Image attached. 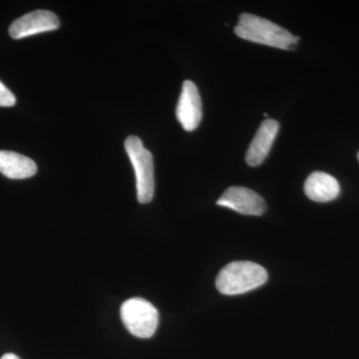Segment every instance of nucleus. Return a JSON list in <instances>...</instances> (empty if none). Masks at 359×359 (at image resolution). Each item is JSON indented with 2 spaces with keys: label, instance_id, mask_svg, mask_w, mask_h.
<instances>
[{
  "label": "nucleus",
  "instance_id": "1",
  "mask_svg": "<svg viewBox=\"0 0 359 359\" xmlns=\"http://www.w3.org/2000/svg\"><path fill=\"white\" fill-rule=\"evenodd\" d=\"M235 33L248 41L283 50H294L299 40L282 26L250 13L241 14Z\"/></svg>",
  "mask_w": 359,
  "mask_h": 359
},
{
  "label": "nucleus",
  "instance_id": "2",
  "mask_svg": "<svg viewBox=\"0 0 359 359\" xmlns=\"http://www.w3.org/2000/svg\"><path fill=\"white\" fill-rule=\"evenodd\" d=\"M268 280L263 266L252 262H233L219 271L216 287L224 295L245 294L262 287Z\"/></svg>",
  "mask_w": 359,
  "mask_h": 359
},
{
  "label": "nucleus",
  "instance_id": "3",
  "mask_svg": "<svg viewBox=\"0 0 359 359\" xmlns=\"http://www.w3.org/2000/svg\"><path fill=\"white\" fill-rule=\"evenodd\" d=\"M125 150L136 175L137 199L141 204H148L153 200L155 192L152 153L144 147L141 139L134 135L125 141Z\"/></svg>",
  "mask_w": 359,
  "mask_h": 359
},
{
  "label": "nucleus",
  "instance_id": "4",
  "mask_svg": "<svg viewBox=\"0 0 359 359\" xmlns=\"http://www.w3.org/2000/svg\"><path fill=\"white\" fill-rule=\"evenodd\" d=\"M121 320L125 327L134 337L150 339L159 325V313L151 302L141 297L127 299L122 304Z\"/></svg>",
  "mask_w": 359,
  "mask_h": 359
},
{
  "label": "nucleus",
  "instance_id": "5",
  "mask_svg": "<svg viewBox=\"0 0 359 359\" xmlns=\"http://www.w3.org/2000/svg\"><path fill=\"white\" fill-rule=\"evenodd\" d=\"M217 204L247 216H262L266 210L263 198L244 187H231L221 196Z\"/></svg>",
  "mask_w": 359,
  "mask_h": 359
},
{
  "label": "nucleus",
  "instance_id": "6",
  "mask_svg": "<svg viewBox=\"0 0 359 359\" xmlns=\"http://www.w3.org/2000/svg\"><path fill=\"white\" fill-rule=\"evenodd\" d=\"M58 16L48 11H35L13 21L9 27V34L14 39H25L39 33L58 29Z\"/></svg>",
  "mask_w": 359,
  "mask_h": 359
},
{
  "label": "nucleus",
  "instance_id": "7",
  "mask_svg": "<svg viewBox=\"0 0 359 359\" xmlns=\"http://www.w3.org/2000/svg\"><path fill=\"white\" fill-rule=\"evenodd\" d=\"M176 116L182 127L188 132L198 128L202 120V101L199 90L192 81L184 82L177 105Z\"/></svg>",
  "mask_w": 359,
  "mask_h": 359
},
{
  "label": "nucleus",
  "instance_id": "8",
  "mask_svg": "<svg viewBox=\"0 0 359 359\" xmlns=\"http://www.w3.org/2000/svg\"><path fill=\"white\" fill-rule=\"evenodd\" d=\"M280 124L276 120L266 119L262 123L245 155V162L252 167L259 166L266 160L271 151Z\"/></svg>",
  "mask_w": 359,
  "mask_h": 359
},
{
  "label": "nucleus",
  "instance_id": "9",
  "mask_svg": "<svg viewBox=\"0 0 359 359\" xmlns=\"http://www.w3.org/2000/svg\"><path fill=\"white\" fill-rule=\"evenodd\" d=\"M304 193L309 199L316 203H327L339 196V181L325 172H314L304 183Z\"/></svg>",
  "mask_w": 359,
  "mask_h": 359
},
{
  "label": "nucleus",
  "instance_id": "10",
  "mask_svg": "<svg viewBox=\"0 0 359 359\" xmlns=\"http://www.w3.org/2000/svg\"><path fill=\"white\" fill-rule=\"evenodd\" d=\"M37 172L34 161L13 151H0V173L7 178H32Z\"/></svg>",
  "mask_w": 359,
  "mask_h": 359
},
{
  "label": "nucleus",
  "instance_id": "11",
  "mask_svg": "<svg viewBox=\"0 0 359 359\" xmlns=\"http://www.w3.org/2000/svg\"><path fill=\"white\" fill-rule=\"evenodd\" d=\"M15 103L16 98L13 92L0 81V107H13Z\"/></svg>",
  "mask_w": 359,
  "mask_h": 359
},
{
  "label": "nucleus",
  "instance_id": "12",
  "mask_svg": "<svg viewBox=\"0 0 359 359\" xmlns=\"http://www.w3.org/2000/svg\"><path fill=\"white\" fill-rule=\"evenodd\" d=\"M0 359H20V358H18V355H15V354L6 353V354H4V355L2 356V358Z\"/></svg>",
  "mask_w": 359,
  "mask_h": 359
},
{
  "label": "nucleus",
  "instance_id": "13",
  "mask_svg": "<svg viewBox=\"0 0 359 359\" xmlns=\"http://www.w3.org/2000/svg\"><path fill=\"white\" fill-rule=\"evenodd\" d=\"M358 160H359V152H358Z\"/></svg>",
  "mask_w": 359,
  "mask_h": 359
}]
</instances>
